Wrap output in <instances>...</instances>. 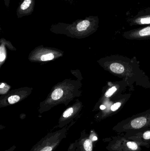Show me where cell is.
Returning <instances> with one entry per match:
<instances>
[{"label": "cell", "mask_w": 150, "mask_h": 151, "mask_svg": "<svg viewBox=\"0 0 150 151\" xmlns=\"http://www.w3.org/2000/svg\"><path fill=\"white\" fill-rule=\"evenodd\" d=\"M67 129L65 128L48 133L41 138L30 151H53L58 147L62 140L66 138Z\"/></svg>", "instance_id": "cell-1"}, {"label": "cell", "mask_w": 150, "mask_h": 151, "mask_svg": "<svg viewBox=\"0 0 150 151\" xmlns=\"http://www.w3.org/2000/svg\"><path fill=\"white\" fill-rule=\"evenodd\" d=\"M105 139L107 141L105 142H108L106 149L109 151H141L142 147H145L142 144L130 140L123 135Z\"/></svg>", "instance_id": "cell-2"}, {"label": "cell", "mask_w": 150, "mask_h": 151, "mask_svg": "<svg viewBox=\"0 0 150 151\" xmlns=\"http://www.w3.org/2000/svg\"><path fill=\"white\" fill-rule=\"evenodd\" d=\"M99 19L97 16H89L84 19H77L72 24L60 23L53 25V28H63L67 30L76 31L78 33H84L86 32L95 30L99 24Z\"/></svg>", "instance_id": "cell-3"}, {"label": "cell", "mask_w": 150, "mask_h": 151, "mask_svg": "<svg viewBox=\"0 0 150 151\" xmlns=\"http://www.w3.org/2000/svg\"><path fill=\"white\" fill-rule=\"evenodd\" d=\"M150 127V114L141 115L122 122L114 127L113 130L118 134Z\"/></svg>", "instance_id": "cell-4"}, {"label": "cell", "mask_w": 150, "mask_h": 151, "mask_svg": "<svg viewBox=\"0 0 150 151\" xmlns=\"http://www.w3.org/2000/svg\"><path fill=\"white\" fill-rule=\"evenodd\" d=\"M68 151H93V142L87 132L83 131L79 139L70 144Z\"/></svg>", "instance_id": "cell-5"}, {"label": "cell", "mask_w": 150, "mask_h": 151, "mask_svg": "<svg viewBox=\"0 0 150 151\" xmlns=\"http://www.w3.org/2000/svg\"><path fill=\"white\" fill-rule=\"evenodd\" d=\"M124 136L136 142L143 145L145 148L150 146V129L147 128L126 132Z\"/></svg>", "instance_id": "cell-6"}, {"label": "cell", "mask_w": 150, "mask_h": 151, "mask_svg": "<svg viewBox=\"0 0 150 151\" xmlns=\"http://www.w3.org/2000/svg\"><path fill=\"white\" fill-rule=\"evenodd\" d=\"M127 21L131 25L150 24V8L141 11L137 15L129 18Z\"/></svg>", "instance_id": "cell-7"}, {"label": "cell", "mask_w": 150, "mask_h": 151, "mask_svg": "<svg viewBox=\"0 0 150 151\" xmlns=\"http://www.w3.org/2000/svg\"><path fill=\"white\" fill-rule=\"evenodd\" d=\"M35 0H23L19 4L16 10L18 18L31 15L34 10Z\"/></svg>", "instance_id": "cell-8"}, {"label": "cell", "mask_w": 150, "mask_h": 151, "mask_svg": "<svg viewBox=\"0 0 150 151\" xmlns=\"http://www.w3.org/2000/svg\"><path fill=\"white\" fill-rule=\"evenodd\" d=\"M125 34L131 38H145L150 37V25L140 28L136 30H133L126 33Z\"/></svg>", "instance_id": "cell-9"}, {"label": "cell", "mask_w": 150, "mask_h": 151, "mask_svg": "<svg viewBox=\"0 0 150 151\" xmlns=\"http://www.w3.org/2000/svg\"><path fill=\"white\" fill-rule=\"evenodd\" d=\"M110 70L112 72L117 74H121L125 71L124 66L119 63H113L110 65Z\"/></svg>", "instance_id": "cell-10"}, {"label": "cell", "mask_w": 150, "mask_h": 151, "mask_svg": "<svg viewBox=\"0 0 150 151\" xmlns=\"http://www.w3.org/2000/svg\"><path fill=\"white\" fill-rule=\"evenodd\" d=\"M63 95V91L61 89L58 88L54 91L52 94V98L54 100L60 99Z\"/></svg>", "instance_id": "cell-11"}, {"label": "cell", "mask_w": 150, "mask_h": 151, "mask_svg": "<svg viewBox=\"0 0 150 151\" xmlns=\"http://www.w3.org/2000/svg\"><path fill=\"white\" fill-rule=\"evenodd\" d=\"M73 112H74V109L72 107H70V108L67 109L63 113V118L67 119V118H69L72 115V114L73 113Z\"/></svg>", "instance_id": "cell-12"}, {"label": "cell", "mask_w": 150, "mask_h": 151, "mask_svg": "<svg viewBox=\"0 0 150 151\" xmlns=\"http://www.w3.org/2000/svg\"><path fill=\"white\" fill-rule=\"evenodd\" d=\"M19 99H20V98L18 96L15 95V96H11L9 97L8 99V101L10 104H14L18 102Z\"/></svg>", "instance_id": "cell-13"}, {"label": "cell", "mask_w": 150, "mask_h": 151, "mask_svg": "<svg viewBox=\"0 0 150 151\" xmlns=\"http://www.w3.org/2000/svg\"><path fill=\"white\" fill-rule=\"evenodd\" d=\"M54 58V55L53 54H48L47 55H43L41 58V59L42 61H49Z\"/></svg>", "instance_id": "cell-14"}, {"label": "cell", "mask_w": 150, "mask_h": 151, "mask_svg": "<svg viewBox=\"0 0 150 151\" xmlns=\"http://www.w3.org/2000/svg\"><path fill=\"white\" fill-rule=\"evenodd\" d=\"M116 90H117V88H116V87H112V88L109 89V90L107 91L105 94L106 96L107 97H109L111 96H112V95L113 94V93H114V92H115Z\"/></svg>", "instance_id": "cell-15"}, {"label": "cell", "mask_w": 150, "mask_h": 151, "mask_svg": "<svg viewBox=\"0 0 150 151\" xmlns=\"http://www.w3.org/2000/svg\"><path fill=\"white\" fill-rule=\"evenodd\" d=\"M89 137L92 142H95V141H97L98 140L97 136L96 133L94 132V131H91L90 134L89 135Z\"/></svg>", "instance_id": "cell-16"}, {"label": "cell", "mask_w": 150, "mask_h": 151, "mask_svg": "<svg viewBox=\"0 0 150 151\" xmlns=\"http://www.w3.org/2000/svg\"><path fill=\"white\" fill-rule=\"evenodd\" d=\"M121 105V103H119V102L115 103V104H114L113 105L111 106V110L112 111H117L120 107Z\"/></svg>", "instance_id": "cell-17"}, {"label": "cell", "mask_w": 150, "mask_h": 151, "mask_svg": "<svg viewBox=\"0 0 150 151\" xmlns=\"http://www.w3.org/2000/svg\"><path fill=\"white\" fill-rule=\"evenodd\" d=\"M5 50H4V48L3 47L1 46V62H2L5 59Z\"/></svg>", "instance_id": "cell-18"}, {"label": "cell", "mask_w": 150, "mask_h": 151, "mask_svg": "<svg viewBox=\"0 0 150 151\" xmlns=\"http://www.w3.org/2000/svg\"><path fill=\"white\" fill-rule=\"evenodd\" d=\"M4 4L7 8H9V6L10 2V0H4Z\"/></svg>", "instance_id": "cell-19"}, {"label": "cell", "mask_w": 150, "mask_h": 151, "mask_svg": "<svg viewBox=\"0 0 150 151\" xmlns=\"http://www.w3.org/2000/svg\"><path fill=\"white\" fill-rule=\"evenodd\" d=\"M16 149V145H13L12 147H11L9 149H8V150H6L4 151H14V150Z\"/></svg>", "instance_id": "cell-20"}, {"label": "cell", "mask_w": 150, "mask_h": 151, "mask_svg": "<svg viewBox=\"0 0 150 151\" xmlns=\"http://www.w3.org/2000/svg\"><path fill=\"white\" fill-rule=\"evenodd\" d=\"M106 108V106H105L103 105H102L100 106V109L102 110H105Z\"/></svg>", "instance_id": "cell-21"}, {"label": "cell", "mask_w": 150, "mask_h": 151, "mask_svg": "<svg viewBox=\"0 0 150 151\" xmlns=\"http://www.w3.org/2000/svg\"><path fill=\"white\" fill-rule=\"evenodd\" d=\"M4 85H5V84H4V83H2L1 84V86H0V88H4Z\"/></svg>", "instance_id": "cell-22"}]
</instances>
